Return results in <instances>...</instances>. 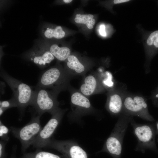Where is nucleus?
I'll use <instances>...</instances> for the list:
<instances>
[{"mask_svg":"<svg viewBox=\"0 0 158 158\" xmlns=\"http://www.w3.org/2000/svg\"><path fill=\"white\" fill-rule=\"evenodd\" d=\"M133 116L122 114L119 116L110 135L104 145L102 150L118 157L121 154L123 140L128 125Z\"/></svg>","mask_w":158,"mask_h":158,"instance_id":"f257e3e1","label":"nucleus"},{"mask_svg":"<svg viewBox=\"0 0 158 158\" xmlns=\"http://www.w3.org/2000/svg\"><path fill=\"white\" fill-rule=\"evenodd\" d=\"M60 92L36 87L33 93L31 105L36 112L41 116L45 113L51 114L59 108V103L57 96Z\"/></svg>","mask_w":158,"mask_h":158,"instance_id":"f03ea898","label":"nucleus"},{"mask_svg":"<svg viewBox=\"0 0 158 158\" xmlns=\"http://www.w3.org/2000/svg\"><path fill=\"white\" fill-rule=\"evenodd\" d=\"M0 75L13 91V97L20 110H24L30 105L33 90L30 86L11 76L3 71H1Z\"/></svg>","mask_w":158,"mask_h":158,"instance_id":"7ed1b4c3","label":"nucleus"},{"mask_svg":"<svg viewBox=\"0 0 158 158\" xmlns=\"http://www.w3.org/2000/svg\"><path fill=\"white\" fill-rule=\"evenodd\" d=\"M40 117L38 115L33 116L30 122L22 127H11L10 130L12 134L20 142L21 150L23 153L32 145L35 139L42 129Z\"/></svg>","mask_w":158,"mask_h":158,"instance_id":"20e7f679","label":"nucleus"},{"mask_svg":"<svg viewBox=\"0 0 158 158\" xmlns=\"http://www.w3.org/2000/svg\"><path fill=\"white\" fill-rule=\"evenodd\" d=\"M122 114L137 116L148 121L154 120L149 113L146 99L140 95L126 92L123 99Z\"/></svg>","mask_w":158,"mask_h":158,"instance_id":"39448f33","label":"nucleus"},{"mask_svg":"<svg viewBox=\"0 0 158 158\" xmlns=\"http://www.w3.org/2000/svg\"><path fill=\"white\" fill-rule=\"evenodd\" d=\"M68 76L66 71L60 67L51 68L42 73L36 87L50 88L60 92L66 86Z\"/></svg>","mask_w":158,"mask_h":158,"instance_id":"423d86ee","label":"nucleus"},{"mask_svg":"<svg viewBox=\"0 0 158 158\" xmlns=\"http://www.w3.org/2000/svg\"><path fill=\"white\" fill-rule=\"evenodd\" d=\"M66 111L59 107L51 114V118L35 139L32 145L34 147L39 149L46 147Z\"/></svg>","mask_w":158,"mask_h":158,"instance_id":"0eeeda50","label":"nucleus"},{"mask_svg":"<svg viewBox=\"0 0 158 158\" xmlns=\"http://www.w3.org/2000/svg\"><path fill=\"white\" fill-rule=\"evenodd\" d=\"M71 104L72 111L68 117L71 122L80 123L82 117L95 112L88 98L80 92H75L72 94Z\"/></svg>","mask_w":158,"mask_h":158,"instance_id":"6e6552de","label":"nucleus"},{"mask_svg":"<svg viewBox=\"0 0 158 158\" xmlns=\"http://www.w3.org/2000/svg\"><path fill=\"white\" fill-rule=\"evenodd\" d=\"M46 147L58 151L66 158H88L86 152L73 140H59L51 138Z\"/></svg>","mask_w":158,"mask_h":158,"instance_id":"1a4fd4ad","label":"nucleus"},{"mask_svg":"<svg viewBox=\"0 0 158 158\" xmlns=\"http://www.w3.org/2000/svg\"><path fill=\"white\" fill-rule=\"evenodd\" d=\"M130 123L134 134L138 140L136 148L138 149H155V134L152 127L147 124L136 123L133 118Z\"/></svg>","mask_w":158,"mask_h":158,"instance_id":"9d476101","label":"nucleus"},{"mask_svg":"<svg viewBox=\"0 0 158 158\" xmlns=\"http://www.w3.org/2000/svg\"><path fill=\"white\" fill-rule=\"evenodd\" d=\"M126 92L123 88L110 90L105 107L111 115L119 116L121 114L123 99Z\"/></svg>","mask_w":158,"mask_h":158,"instance_id":"9b49d317","label":"nucleus"},{"mask_svg":"<svg viewBox=\"0 0 158 158\" xmlns=\"http://www.w3.org/2000/svg\"><path fill=\"white\" fill-rule=\"evenodd\" d=\"M105 90L102 81L99 77L94 74L87 76L84 78L80 88V92L88 97L102 92Z\"/></svg>","mask_w":158,"mask_h":158,"instance_id":"f8f14e48","label":"nucleus"},{"mask_svg":"<svg viewBox=\"0 0 158 158\" xmlns=\"http://www.w3.org/2000/svg\"><path fill=\"white\" fill-rule=\"evenodd\" d=\"M29 59L40 68L47 66L54 59V57L46 48L31 51L28 55Z\"/></svg>","mask_w":158,"mask_h":158,"instance_id":"ddd939ff","label":"nucleus"},{"mask_svg":"<svg viewBox=\"0 0 158 158\" xmlns=\"http://www.w3.org/2000/svg\"><path fill=\"white\" fill-rule=\"evenodd\" d=\"M66 72L76 75H81L86 71L84 65L79 61L78 58L74 55H70L67 59Z\"/></svg>","mask_w":158,"mask_h":158,"instance_id":"4468645a","label":"nucleus"},{"mask_svg":"<svg viewBox=\"0 0 158 158\" xmlns=\"http://www.w3.org/2000/svg\"><path fill=\"white\" fill-rule=\"evenodd\" d=\"M54 57L60 61H64L70 55V49L65 47H59L56 44L51 45L48 49Z\"/></svg>","mask_w":158,"mask_h":158,"instance_id":"2eb2a0df","label":"nucleus"},{"mask_svg":"<svg viewBox=\"0 0 158 158\" xmlns=\"http://www.w3.org/2000/svg\"><path fill=\"white\" fill-rule=\"evenodd\" d=\"M44 36L46 38L51 39L53 37L59 39L63 37L65 35V32L60 26H56L54 28L47 27L43 30Z\"/></svg>","mask_w":158,"mask_h":158,"instance_id":"dca6fc26","label":"nucleus"},{"mask_svg":"<svg viewBox=\"0 0 158 158\" xmlns=\"http://www.w3.org/2000/svg\"><path fill=\"white\" fill-rule=\"evenodd\" d=\"M20 158H66L64 156L62 157L56 154L44 151L39 149L35 151L24 153Z\"/></svg>","mask_w":158,"mask_h":158,"instance_id":"f3484780","label":"nucleus"},{"mask_svg":"<svg viewBox=\"0 0 158 158\" xmlns=\"http://www.w3.org/2000/svg\"><path fill=\"white\" fill-rule=\"evenodd\" d=\"M146 43L151 48L150 56L152 57L158 51V30L152 32L150 34Z\"/></svg>","mask_w":158,"mask_h":158,"instance_id":"a211bd4d","label":"nucleus"},{"mask_svg":"<svg viewBox=\"0 0 158 158\" xmlns=\"http://www.w3.org/2000/svg\"><path fill=\"white\" fill-rule=\"evenodd\" d=\"M93 17V15L92 14H77L75 16L74 20L77 23L85 24L89 29H91L95 23Z\"/></svg>","mask_w":158,"mask_h":158,"instance_id":"6ab92c4d","label":"nucleus"},{"mask_svg":"<svg viewBox=\"0 0 158 158\" xmlns=\"http://www.w3.org/2000/svg\"><path fill=\"white\" fill-rule=\"evenodd\" d=\"M0 104V116L6 110L12 107H18L17 104L13 97L8 100L1 101Z\"/></svg>","mask_w":158,"mask_h":158,"instance_id":"aec40b11","label":"nucleus"},{"mask_svg":"<svg viewBox=\"0 0 158 158\" xmlns=\"http://www.w3.org/2000/svg\"><path fill=\"white\" fill-rule=\"evenodd\" d=\"M11 130L5 125L0 120V137L1 140L8 141L9 138L8 134Z\"/></svg>","mask_w":158,"mask_h":158,"instance_id":"412c9836","label":"nucleus"},{"mask_svg":"<svg viewBox=\"0 0 158 158\" xmlns=\"http://www.w3.org/2000/svg\"><path fill=\"white\" fill-rule=\"evenodd\" d=\"M7 142L1 140L0 141V158H5V148Z\"/></svg>","mask_w":158,"mask_h":158,"instance_id":"4be33fe9","label":"nucleus"},{"mask_svg":"<svg viewBox=\"0 0 158 158\" xmlns=\"http://www.w3.org/2000/svg\"><path fill=\"white\" fill-rule=\"evenodd\" d=\"M150 98L154 104H157L158 103V87L152 93Z\"/></svg>","mask_w":158,"mask_h":158,"instance_id":"5701e85b","label":"nucleus"},{"mask_svg":"<svg viewBox=\"0 0 158 158\" xmlns=\"http://www.w3.org/2000/svg\"><path fill=\"white\" fill-rule=\"evenodd\" d=\"M105 27L104 24H101L99 26V33L103 37H106L107 34L105 31Z\"/></svg>","mask_w":158,"mask_h":158,"instance_id":"b1692460","label":"nucleus"},{"mask_svg":"<svg viewBox=\"0 0 158 158\" xmlns=\"http://www.w3.org/2000/svg\"><path fill=\"white\" fill-rule=\"evenodd\" d=\"M129 0H114V4H118L120 3L127 2L129 1Z\"/></svg>","mask_w":158,"mask_h":158,"instance_id":"393cba45","label":"nucleus"},{"mask_svg":"<svg viewBox=\"0 0 158 158\" xmlns=\"http://www.w3.org/2000/svg\"><path fill=\"white\" fill-rule=\"evenodd\" d=\"M72 1V0H64L63 1L65 3H68L71 2Z\"/></svg>","mask_w":158,"mask_h":158,"instance_id":"a878e982","label":"nucleus"},{"mask_svg":"<svg viewBox=\"0 0 158 158\" xmlns=\"http://www.w3.org/2000/svg\"><path fill=\"white\" fill-rule=\"evenodd\" d=\"M157 132H158V122L157 123Z\"/></svg>","mask_w":158,"mask_h":158,"instance_id":"bb28decb","label":"nucleus"},{"mask_svg":"<svg viewBox=\"0 0 158 158\" xmlns=\"http://www.w3.org/2000/svg\"><path fill=\"white\" fill-rule=\"evenodd\" d=\"M10 158H16V157H15L14 155H13L12 157Z\"/></svg>","mask_w":158,"mask_h":158,"instance_id":"cd10ccee","label":"nucleus"}]
</instances>
